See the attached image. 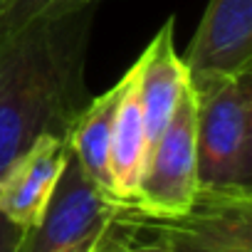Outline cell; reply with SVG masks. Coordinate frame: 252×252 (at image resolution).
Listing matches in <instances>:
<instances>
[{
  "label": "cell",
  "mask_w": 252,
  "mask_h": 252,
  "mask_svg": "<svg viewBox=\"0 0 252 252\" xmlns=\"http://www.w3.org/2000/svg\"><path fill=\"white\" fill-rule=\"evenodd\" d=\"M126 82H129V72H126L111 89H106L104 94L92 96L87 109L82 111V116L77 119L72 134H69V149L77 156L79 166L106 193H111L109 141H111L114 119H116V109H119L121 94L126 89Z\"/></svg>",
  "instance_id": "9"
},
{
  "label": "cell",
  "mask_w": 252,
  "mask_h": 252,
  "mask_svg": "<svg viewBox=\"0 0 252 252\" xmlns=\"http://www.w3.org/2000/svg\"><path fill=\"white\" fill-rule=\"evenodd\" d=\"M136 89L144 114V129H146V146L151 149L166 124L173 116V109L188 84V72L183 60L176 55V18L171 15L144 55L136 60ZM149 156V154H146Z\"/></svg>",
  "instance_id": "7"
},
{
  "label": "cell",
  "mask_w": 252,
  "mask_h": 252,
  "mask_svg": "<svg viewBox=\"0 0 252 252\" xmlns=\"http://www.w3.org/2000/svg\"><path fill=\"white\" fill-rule=\"evenodd\" d=\"M146 129L136 89V67L129 69V82L121 94L111 141H109V178L116 200H134L146 163Z\"/></svg>",
  "instance_id": "8"
},
{
  "label": "cell",
  "mask_w": 252,
  "mask_h": 252,
  "mask_svg": "<svg viewBox=\"0 0 252 252\" xmlns=\"http://www.w3.org/2000/svg\"><path fill=\"white\" fill-rule=\"evenodd\" d=\"M96 5L0 40V176L40 136L69 139L92 94L84 67Z\"/></svg>",
  "instance_id": "1"
},
{
  "label": "cell",
  "mask_w": 252,
  "mask_h": 252,
  "mask_svg": "<svg viewBox=\"0 0 252 252\" xmlns=\"http://www.w3.org/2000/svg\"><path fill=\"white\" fill-rule=\"evenodd\" d=\"M23 230L0 215V252H20Z\"/></svg>",
  "instance_id": "12"
},
{
  "label": "cell",
  "mask_w": 252,
  "mask_h": 252,
  "mask_svg": "<svg viewBox=\"0 0 252 252\" xmlns=\"http://www.w3.org/2000/svg\"><path fill=\"white\" fill-rule=\"evenodd\" d=\"M84 252H166V245L149 213L131 200H119L109 222Z\"/></svg>",
  "instance_id": "10"
},
{
  "label": "cell",
  "mask_w": 252,
  "mask_h": 252,
  "mask_svg": "<svg viewBox=\"0 0 252 252\" xmlns=\"http://www.w3.org/2000/svg\"><path fill=\"white\" fill-rule=\"evenodd\" d=\"M198 186L195 94L188 79L171 121L149 149L139 190L131 203L151 215H176L190 205Z\"/></svg>",
  "instance_id": "4"
},
{
  "label": "cell",
  "mask_w": 252,
  "mask_h": 252,
  "mask_svg": "<svg viewBox=\"0 0 252 252\" xmlns=\"http://www.w3.org/2000/svg\"><path fill=\"white\" fill-rule=\"evenodd\" d=\"M198 183L252 188V72L190 82Z\"/></svg>",
  "instance_id": "2"
},
{
  "label": "cell",
  "mask_w": 252,
  "mask_h": 252,
  "mask_svg": "<svg viewBox=\"0 0 252 252\" xmlns=\"http://www.w3.org/2000/svg\"><path fill=\"white\" fill-rule=\"evenodd\" d=\"M99 0H0V40L40 20H55L77 13Z\"/></svg>",
  "instance_id": "11"
},
{
  "label": "cell",
  "mask_w": 252,
  "mask_h": 252,
  "mask_svg": "<svg viewBox=\"0 0 252 252\" xmlns=\"http://www.w3.org/2000/svg\"><path fill=\"white\" fill-rule=\"evenodd\" d=\"M69 156V139L40 136L0 176V215L20 230L35 227L57 188Z\"/></svg>",
  "instance_id": "6"
},
{
  "label": "cell",
  "mask_w": 252,
  "mask_h": 252,
  "mask_svg": "<svg viewBox=\"0 0 252 252\" xmlns=\"http://www.w3.org/2000/svg\"><path fill=\"white\" fill-rule=\"evenodd\" d=\"M116 198L99 188L69 149L42 220L23 230L20 252H84L109 222Z\"/></svg>",
  "instance_id": "3"
},
{
  "label": "cell",
  "mask_w": 252,
  "mask_h": 252,
  "mask_svg": "<svg viewBox=\"0 0 252 252\" xmlns=\"http://www.w3.org/2000/svg\"><path fill=\"white\" fill-rule=\"evenodd\" d=\"M181 60L193 84L252 72V0H208Z\"/></svg>",
  "instance_id": "5"
}]
</instances>
